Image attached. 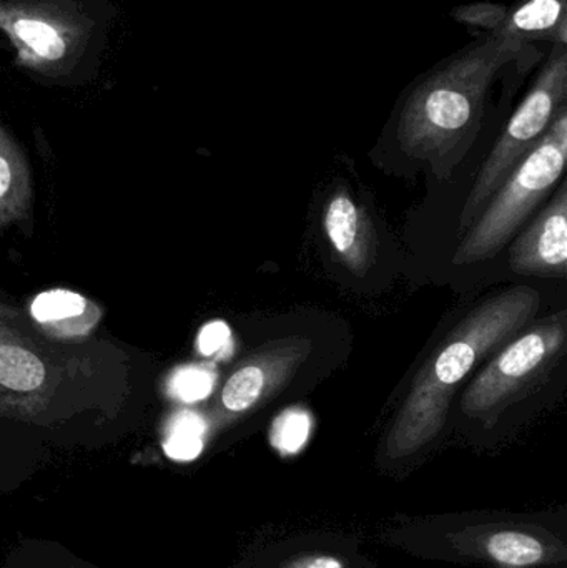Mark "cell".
I'll return each instance as SVG.
<instances>
[{
    "mask_svg": "<svg viewBox=\"0 0 567 568\" xmlns=\"http://www.w3.org/2000/svg\"><path fill=\"white\" fill-rule=\"evenodd\" d=\"M298 568H343V564L333 557H318V559L310 560Z\"/></svg>",
    "mask_w": 567,
    "mask_h": 568,
    "instance_id": "19",
    "label": "cell"
},
{
    "mask_svg": "<svg viewBox=\"0 0 567 568\" xmlns=\"http://www.w3.org/2000/svg\"><path fill=\"white\" fill-rule=\"evenodd\" d=\"M206 424L202 417L192 413H182L173 419L166 434L163 449L170 459L193 460L203 450V437H205Z\"/></svg>",
    "mask_w": 567,
    "mask_h": 568,
    "instance_id": "12",
    "label": "cell"
},
{
    "mask_svg": "<svg viewBox=\"0 0 567 568\" xmlns=\"http://www.w3.org/2000/svg\"><path fill=\"white\" fill-rule=\"evenodd\" d=\"M567 106V43H553L529 87L525 99L513 113L483 162L475 185L459 213V236L478 220L496 190L515 172L516 166L541 142L549 126Z\"/></svg>",
    "mask_w": 567,
    "mask_h": 568,
    "instance_id": "5",
    "label": "cell"
},
{
    "mask_svg": "<svg viewBox=\"0 0 567 568\" xmlns=\"http://www.w3.org/2000/svg\"><path fill=\"white\" fill-rule=\"evenodd\" d=\"M567 351V311L529 324L489 357L465 389L462 409L492 426L513 404L541 389Z\"/></svg>",
    "mask_w": 567,
    "mask_h": 568,
    "instance_id": "4",
    "label": "cell"
},
{
    "mask_svg": "<svg viewBox=\"0 0 567 568\" xmlns=\"http://www.w3.org/2000/svg\"><path fill=\"white\" fill-rule=\"evenodd\" d=\"M567 0H516L513 6L476 2L456 7L452 16L486 36L508 37L536 45L567 43Z\"/></svg>",
    "mask_w": 567,
    "mask_h": 568,
    "instance_id": "7",
    "label": "cell"
},
{
    "mask_svg": "<svg viewBox=\"0 0 567 568\" xmlns=\"http://www.w3.org/2000/svg\"><path fill=\"white\" fill-rule=\"evenodd\" d=\"M539 310L541 293L529 286L508 287L476 304L416 373L389 433L392 456H408L435 439L463 381L525 331Z\"/></svg>",
    "mask_w": 567,
    "mask_h": 568,
    "instance_id": "2",
    "label": "cell"
},
{
    "mask_svg": "<svg viewBox=\"0 0 567 568\" xmlns=\"http://www.w3.org/2000/svg\"><path fill=\"white\" fill-rule=\"evenodd\" d=\"M536 60V45L483 33L405 90L393 125L396 145L439 180L452 179L478 140L496 83Z\"/></svg>",
    "mask_w": 567,
    "mask_h": 568,
    "instance_id": "1",
    "label": "cell"
},
{
    "mask_svg": "<svg viewBox=\"0 0 567 568\" xmlns=\"http://www.w3.org/2000/svg\"><path fill=\"white\" fill-rule=\"evenodd\" d=\"M489 556L496 562L509 567H529L541 562L545 557V547L538 539L519 532H499L495 534L488 540Z\"/></svg>",
    "mask_w": 567,
    "mask_h": 568,
    "instance_id": "11",
    "label": "cell"
},
{
    "mask_svg": "<svg viewBox=\"0 0 567 568\" xmlns=\"http://www.w3.org/2000/svg\"><path fill=\"white\" fill-rule=\"evenodd\" d=\"M12 29L17 37L42 59L57 60L65 53L67 45L62 37L47 23L20 19L13 22Z\"/></svg>",
    "mask_w": 567,
    "mask_h": 568,
    "instance_id": "14",
    "label": "cell"
},
{
    "mask_svg": "<svg viewBox=\"0 0 567 568\" xmlns=\"http://www.w3.org/2000/svg\"><path fill=\"white\" fill-rule=\"evenodd\" d=\"M305 336L280 337L255 349L235 367L220 390L219 419H235L279 397L312 354Z\"/></svg>",
    "mask_w": 567,
    "mask_h": 568,
    "instance_id": "6",
    "label": "cell"
},
{
    "mask_svg": "<svg viewBox=\"0 0 567 568\" xmlns=\"http://www.w3.org/2000/svg\"><path fill=\"white\" fill-rule=\"evenodd\" d=\"M513 273L533 278L567 276V182L556 190L551 202L513 239L508 248Z\"/></svg>",
    "mask_w": 567,
    "mask_h": 568,
    "instance_id": "8",
    "label": "cell"
},
{
    "mask_svg": "<svg viewBox=\"0 0 567 568\" xmlns=\"http://www.w3.org/2000/svg\"><path fill=\"white\" fill-rule=\"evenodd\" d=\"M45 381V366L32 353L19 346H0V384L7 389L29 393Z\"/></svg>",
    "mask_w": 567,
    "mask_h": 568,
    "instance_id": "10",
    "label": "cell"
},
{
    "mask_svg": "<svg viewBox=\"0 0 567 568\" xmlns=\"http://www.w3.org/2000/svg\"><path fill=\"white\" fill-rule=\"evenodd\" d=\"M213 387V376L200 367H185L172 381V390L179 399L195 403L209 396Z\"/></svg>",
    "mask_w": 567,
    "mask_h": 568,
    "instance_id": "16",
    "label": "cell"
},
{
    "mask_svg": "<svg viewBox=\"0 0 567 568\" xmlns=\"http://www.w3.org/2000/svg\"><path fill=\"white\" fill-rule=\"evenodd\" d=\"M310 427L312 423L306 414L286 410L273 423L270 434L272 446L282 454L298 453L308 439Z\"/></svg>",
    "mask_w": 567,
    "mask_h": 568,
    "instance_id": "15",
    "label": "cell"
},
{
    "mask_svg": "<svg viewBox=\"0 0 567 568\" xmlns=\"http://www.w3.org/2000/svg\"><path fill=\"white\" fill-rule=\"evenodd\" d=\"M89 303L80 294L65 290L45 291L33 300L30 313L39 323L50 324L73 320L85 313Z\"/></svg>",
    "mask_w": 567,
    "mask_h": 568,
    "instance_id": "13",
    "label": "cell"
},
{
    "mask_svg": "<svg viewBox=\"0 0 567 568\" xmlns=\"http://www.w3.org/2000/svg\"><path fill=\"white\" fill-rule=\"evenodd\" d=\"M17 172L9 156L0 153V213L6 203L16 200Z\"/></svg>",
    "mask_w": 567,
    "mask_h": 568,
    "instance_id": "17",
    "label": "cell"
},
{
    "mask_svg": "<svg viewBox=\"0 0 567 568\" xmlns=\"http://www.w3.org/2000/svg\"><path fill=\"white\" fill-rule=\"evenodd\" d=\"M230 333L223 323H212L200 333V349L203 354H213L229 339Z\"/></svg>",
    "mask_w": 567,
    "mask_h": 568,
    "instance_id": "18",
    "label": "cell"
},
{
    "mask_svg": "<svg viewBox=\"0 0 567 568\" xmlns=\"http://www.w3.org/2000/svg\"><path fill=\"white\" fill-rule=\"evenodd\" d=\"M566 159L567 106L463 235L453 255V265H476L496 258L518 235L543 200L555 192L565 175Z\"/></svg>",
    "mask_w": 567,
    "mask_h": 568,
    "instance_id": "3",
    "label": "cell"
},
{
    "mask_svg": "<svg viewBox=\"0 0 567 568\" xmlns=\"http://www.w3.org/2000/svg\"><path fill=\"white\" fill-rule=\"evenodd\" d=\"M323 230L350 273L363 278L375 266L378 240L372 219L345 186L330 195L323 206Z\"/></svg>",
    "mask_w": 567,
    "mask_h": 568,
    "instance_id": "9",
    "label": "cell"
}]
</instances>
